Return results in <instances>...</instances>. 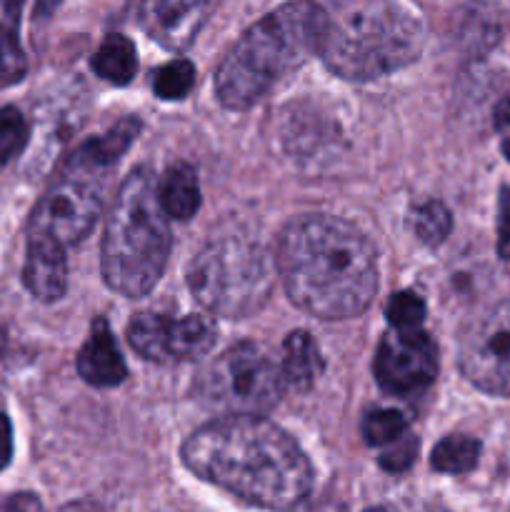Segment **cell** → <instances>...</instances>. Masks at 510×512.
I'll return each mask as SVG.
<instances>
[{
  "instance_id": "1",
  "label": "cell",
  "mask_w": 510,
  "mask_h": 512,
  "mask_svg": "<svg viewBox=\"0 0 510 512\" xmlns=\"http://www.w3.org/2000/svg\"><path fill=\"white\" fill-rule=\"evenodd\" d=\"M195 478L260 508H293L313 488V468L285 430L263 415H225L180 450Z\"/></svg>"
},
{
  "instance_id": "2",
  "label": "cell",
  "mask_w": 510,
  "mask_h": 512,
  "mask_svg": "<svg viewBox=\"0 0 510 512\" xmlns=\"http://www.w3.org/2000/svg\"><path fill=\"white\" fill-rule=\"evenodd\" d=\"M288 298L323 320L360 315L378 290V255L355 225L333 215L290 220L275 248Z\"/></svg>"
},
{
  "instance_id": "3",
  "label": "cell",
  "mask_w": 510,
  "mask_h": 512,
  "mask_svg": "<svg viewBox=\"0 0 510 512\" xmlns=\"http://www.w3.org/2000/svg\"><path fill=\"white\" fill-rule=\"evenodd\" d=\"M330 18L313 0H290L253 25L215 70V95L230 110L258 103L280 78L320 53Z\"/></svg>"
},
{
  "instance_id": "4",
  "label": "cell",
  "mask_w": 510,
  "mask_h": 512,
  "mask_svg": "<svg viewBox=\"0 0 510 512\" xmlns=\"http://www.w3.org/2000/svg\"><path fill=\"white\" fill-rule=\"evenodd\" d=\"M170 225L158 198V180L138 168L115 195L100 245V270L115 293L140 298L150 293L170 258Z\"/></svg>"
},
{
  "instance_id": "5",
  "label": "cell",
  "mask_w": 510,
  "mask_h": 512,
  "mask_svg": "<svg viewBox=\"0 0 510 512\" xmlns=\"http://www.w3.org/2000/svg\"><path fill=\"white\" fill-rule=\"evenodd\" d=\"M423 43L418 10L400 0H358L330 20L320 55L335 75L363 83L415 63Z\"/></svg>"
},
{
  "instance_id": "6",
  "label": "cell",
  "mask_w": 510,
  "mask_h": 512,
  "mask_svg": "<svg viewBox=\"0 0 510 512\" xmlns=\"http://www.w3.org/2000/svg\"><path fill=\"white\" fill-rule=\"evenodd\" d=\"M275 265L255 240L228 235L205 245L188 268V288L205 310L248 318L268 303Z\"/></svg>"
},
{
  "instance_id": "7",
  "label": "cell",
  "mask_w": 510,
  "mask_h": 512,
  "mask_svg": "<svg viewBox=\"0 0 510 512\" xmlns=\"http://www.w3.org/2000/svg\"><path fill=\"white\" fill-rule=\"evenodd\" d=\"M285 378L255 343H238L205 365L193 383L200 405L223 415H263L280 403Z\"/></svg>"
},
{
  "instance_id": "8",
  "label": "cell",
  "mask_w": 510,
  "mask_h": 512,
  "mask_svg": "<svg viewBox=\"0 0 510 512\" xmlns=\"http://www.w3.org/2000/svg\"><path fill=\"white\" fill-rule=\"evenodd\" d=\"M98 178L63 170L58 180L45 190L30 215L28 238H45L70 248L88 238L103 213V195Z\"/></svg>"
},
{
  "instance_id": "9",
  "label": "cell",
  "mask_w": 510,
  "mask_h": 512,
  "mask_svg": "<svg viewBox=\"0 0 510 512\" xmlns=\"http://www.w3.org/2000/svg\"><path fill=\"white\" fill-rule=\"evenodd\" d=\"M465 378L490 395H510V298L465 325L458 343Z\"/></svg>"
},
{
  "instance_id": "10",
  "label": "cell",
  "mask_w": 510,
  "mask_h": 512,
  "mask_svg": "<svg viewBox=\"0 0 510 512\" xmlns=\"http://www.w3.org/2000/svg\"><path fill=\"white\" fill-rule=\"evenodd\" d=\"M438 345L420 328H393L378 345L373 373L390 395H413L438 375Z\"/></svg>"
},
{
  "instance_id": "11",
  "label": "cell",
  "mask_w": 510,
  "mask_h": 512,
  "mask_svg": "<svg viewBox=\"0 0 510 512\" xmlns=\"http://www.w3.org/2000/svg\"><path fill=\"white\" fill-rule=\"evenodd\" d=\"M208 5L210 0H143L140 23L163 48L183 50L198 35Z\"/></svg>"
},
{
  "instance_id": "12",
  "label": "cell",
  "mask_w": 510,
  "mask_h": 512,
  "mask_svg": "<svg viewBox=\"0 0 510 512\" xmlns=\"http://www.w3.org/2000/svg\"><path fill=\"white\" fill-rule=\"evenodd\" d=\"M450 33H453L455 45L465 55L478 58V55L490 53L505 38L508 13L490 0H468L455 10Z\"/></svg>"
},
{
  "instance_id": "13",
  "label": "cell",
  "mask_w": 510,
  "mask_h": 512,
  "mask_svg": "<svg viewBox=\"0 0 510 512\" xmlns=\"http://www.w3.org/2000/svg\"><path fill=\"white\" fill-rule=\"evenodd\" d=\"M23 283L33 298L43 303L63 298L68 290V258L63 245L45 238H28Z\"/></svg>"
},
{
  "instance_id": "14",
  "label": "cell",
  "mask_w": 510,
  "mask_h": 512,
  "mask_svg": "<svg viewBox=\"0 0 510 512\" xmlns=\"http://www.w3.org/2000/svg\"><path fill=\"white\" fill-rule=\"evenodd\" d=\"M78 373L85 383L95 385V388H115L128 378L123 355H120L113 333L103 318L95 320L88 343L80 348Z\"/></svg>"
},
{
  "instance_id": "15",
  "label": "cell",
  "mask_w": 510,
  "mask_h": 512,
  "mask_svg": "<svg viewBox=\"0 0 510 512\" xmlns=\"http://www.w3.org/2000/svg\"><path fill=\"white\" fill-rule=\"evenodd\" d=\"M138 130L140 120L123 118L115 128H110L108 133L100 135V138L85 140V143L70 155L63 170L83 173L88 175V178H100V175L108 173V170L123 158V153L130 148V143L138 138Z\"/></svg>"
},
{
  "instance_id": "16",
  "label": "cell",
  "mask_w": 510,
  "mask_h": 512,
  "mask_svg": "<svg viewBox=\"0 0 510 512\" xmlns=\"http://www.w3.org/2000/svg\"><path fill=\"white\" fill-rule=\"evenodd\" d=\"M218 328L213 320L203 313L185 315V318L168 323L165 333V350H168V363H188V360L205 358L215 348Z\"/></svg>"
},
{
  "instance_id": "17",
  "label": "cell",
  "mask_w": 510,
  "mask_h": 512,
  "mask_svg": "<svg viewBox=\"0 0 510 512\" xmlns=\"http://www.w3.org/2000/svg\"><path fill=\"white\" fill-rule=\"evenodd\" d=\"M280 370H283L285 385L295 388L298 393H305L318 383L320 373H323V355L305 330H295L288 335Z\"/></svg>"
},
{
  "instance_id": "18",
  "label": "cell",
  "mask_w": 510,
  "mask_h": 512,
  "mask_svg": "<svg viewBox=\"0 0 510 512\" xmlns=\"http://www.w3.org/2000/svg\"><path fill=\"white\" fill-rule=\"evenodd\" d=\"M25 0H0V85H15L25 78L28 60L20 43V18Z\"/></svg>"
},
{
  "instance_id": "19",
  "label": "cell",
  "mask_w": 510,
  "mask_h": 512,
  "mask_svg": "<svg viewBox=\"0 0 510 512\" xmlns=\"http://www.w3.org/2000/svg\"><path fill=\"white\" fill-rule=\"evenodd\" d=\"M158 198L165 215L175 220H188L200 208V185L198 173L193 165L175 163L170 165L165 178L158 183Z\"/></svg>"
},
{
  "instance_id": "20",
  "label": "cell",
  "mask_w": 510,
  "mask_h": 512,
  "mask_svg": "<svg viewBox=\"0 0 510 512\" xmlns=\"http://www.w3.org/2000/svg\"><path fill=\"white\" fill-rule=\"evenodd\" d=\"M93 70L113 85H128L138 70L135 45L125 35H110L93 55Z\"/></svg>"
},
{
  "instance_id": "21",
  "label": "cell",
  "mask_w": 510,
  "mask_h": 512,
  "mask_svg": "<svg viewBox=\"0 0 510 512\" xmlns=\"http://www.w3.org/2000/svg\"><path fill=\"white\" fill-rule=\"evenodd\" d=\"M168 315L160 313H140L128 325V343L143 355L145 360L155 363H168V350H165V333H168Z\"/></svg>"
},
{
  "instance_id": "22",
  "label": "cell",
  "mask_w": 510,
  "mask_h": 512,
  "mask_svg": "<svg viewBox=\"0 0 510 512\" xmlns=\"http://www.w3.org/2000/svg\"><path fill=\"white\" fill-rule=\"evenodd\" d=\"M480 443L470 435H448L435 445L430 455V465L443 475H460L468 473L478 465Z\"/></svg>"
},
{
  "instance_id": "23",
  "label": "cell",
  "mask_w": 510,
  "mask_h": 512,
  "mask_svg": "<svg viewBox=\"0 0 510 512\" xmlns=\"http://www.w3.org/2000/svg\"><path fill=\"white\" fill-rule=\"evenodd\" d=\"M408 220L415 238L423 245H428V248H435V245L443 243L448 238L450 228H453L450 210L440 200H425V203L413 205Z\"/></svg>"
},
{
  "instance_id": "24",
  "label": "cell",
  "mask_w": 510,
  "mask_h": 512,
  "mask_svg": "<svg viewBox=\"0 0 510 512\" xmlns=\"http://www.w3.org/2000/svg\"><path fill=\"white\" fill-rule=\"evenodd\" d=\"M408 428V418L400 410L375 408L363 418V438L368 445H390L403 438Z\"/></svg>"
},
{
  "instance_id": "25",
  "label": "cell",
  "mask_w": 510,
  "mask_h": 512,
  "mask_svg": "<svg viewBox=\"0 0 510 512\" xmlns=\"http://www.w3.org/2000/svg\"><path fill=\"white\" fill-rule=\"evenodd\" d=\"M195 68L190 60H170L168 65L155 70L153 90L163 100H180L193 90Z\"/></svg>"
},
{
  "instance_id": "26",
  "label": "cell",
  "mask_w": 510,
  "mask_h": 512,
  "mask_svg": "<svg viewBox=\"0 0 510 512\" xmlns=\"http://www.w3.org/2000/svg\"><path fill=\"white\" fill-rule=\"evenodd\" d=\"M28 140V123L15 105L0 108V170L23 150Z\"/></svg>"
},
{
  "instance_id": "27",
  "label": "cell",
  "mask_w": 510,
  "mask_h": 512,
  "mask_svg": "<svg viewBox=\"0 0 510 512\" xmlns=\"http://www.w3.org/2000/svg\"><path fill=\"white\" fill-rule=\"evenodd\" d=\"M385 318L393 328H420L425 320V303L420 295H415L413 290H403V293H395L388 300V308H385Z\"/></svg>"
},
{
  "instance_id": "28",
  "label": "cell",
  "mask_w": 510,
  "mask_h": 512,
  "mask_svg": "<svg viewBox=\"0 0 510 512\" xmlns=\"http://www.w3.org/2000/svg\"><path fill=\"white\" fill-rule=\"evenodd\" d=\"M415 458H418V440L405 435L403 440H395V445L388 448V453L380 455V465L385 470H390V473H403V470H408L413 465Z\"/></svg>"
},
{
  "instance_id": "29",
  "label": "cell",
  "mask_w": 510,
  "mask_h": 512,
  "mask_svg": "<svg viewBox=\"0 0 510 512\" xmlns=\"http://www.w3.org/2000/svg\"><path fill=\"white\" fill-rule=\"evenodd\" d=\"M498 253L500 258H510V188H503V193H500Z\"/></svg>"
},
{
  "instance_id": "30",
  "label": "cell",
  "mask_w": 510,
  "mask_h": 512,
  "mask_svg": "<svg viewBox=\"0 0 510 512\" xmlns=\"http://www.w3.org/2000/svg\"><path fill=\"white\" fill-rule=\"evenodd\" d=\"M13 458V428H10V420L0 413V470L10 463Z\"/></svg>"
},
{
  "instance_id": "31",
  "label": "cell",
  "mask_w": 510,
  "mask_h": 512,
  "mask_svg": "<svg viewBox=\"0 0 510 512\" xmlns=\"http://www.w3.org/2000/svg\"><path fill=\"white\" fill-rule=\"evenodd\" d=\"M493 123H495V128H498V130L510 128V93L505 95V98H500V103L495 105Z\"/></svg>"
},
{
  "instance_id": "32",
  "label": "cell",
  "mask_w": 510,
  "mask_h": 512,
  "mask_svg": "<svg viewBox=\"0 0 510 512\" xmlns=\"http://www.w3.org/2000/svg\"><path fill=\"white\" fill-rule=\"evenodd\" d=\"M503 153H505V158L510 160V138L503 143Z\"/></svg>"
},
{
  "instance_id": "33",
  "label": "cell",
  "mask_w": 510,
  "mask_h": 512,
  "mask_svg": "<svg viewBox=\"0 0 510 512\" xmlns=\"http://www.w3.org/2000/svg\"><path fill=\"white\" fill-rule=\"evenodd\" d=\"M0 348H3V333H0Z\"/></svg>"
}]
</instances>
